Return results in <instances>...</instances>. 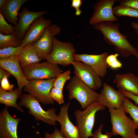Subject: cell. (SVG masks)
<instances>
[{
    "label": "cell",
    "mask_w": 138,
    "mask_h": 138,
    "mask_svg": "<svg viewBox=\"0 0 138 138\" xmlns=\"http://www.w3.org/2000/svg\"><path fill=\"white\" fill-rule=\"evenodd\" d=\"M17 55L22 69L31 64L39 62L41 60L38 55L37 52L32 43L23 47Z\"/></svg>",
    "instance_id": "obj_21"
},
{
    "label": "cell",
    "mask_w": 138,
    "mask_h": 138,
    "mask_svg": "<svg viewBox=\"0 0 138 138\" xmlns=\"http://www.w3.org/2000/svg\"><path fill=\"white\" fill-rule=\"evenodd\" d=\"M119 54L117 53L109 55L107 58L106 62L109 66L113 62L117 60Z\"/></svg>",
    "instance_id": "obj_37"
},
{
    "label": "cell",
    "mask_w": 138,
    "mask_h": 138,
    "mask_svg": "<svg viewBox=\"0 0 138 138\" xmlns=\"http://www.w3.org/2000/svg\"><path fill=\"white\" fill-rule=\"evenodd\" d=\"M50 19H46L43 16L36 18L27 30L21 46L22 47L27 44L39 40L42 36L45 28L51 25Z\"/></svg>",
    "instance_id": "obj_14"
},
{
    "label": "cell",
    "mask_w": 138,
    "mask_h": 138,
    "mask_svg": "<svg viewBox=\"0 0 138 138\" xmlns=\"http://www.w3.org/2000/svg\"><path fill=\"white\" fill-rule=\"evenodd\" d=\"M11 74L7 71L0 66V82L5 76L10 77Z\"/></svg>",
    "instance_id": "obj_36"
},
{
    "label": "cell",
    "mask_w": 138,
    "mask_h": 138,
    "mask_svg": "<svg viewBox=\"0 0 138 138\" xmlns=\"http://www.w3.org/2000/svg\"><path fill=\"white\" fill-rule=\"evenodd\" d=\"M131 138H138V135L135 133L132 136Z\"/></svg>",
    "instance_id": "obj_41"
},
{
    "label": "cell",
    "mask_w": 138,
    "mask_h": 138,
    "mask_svg": "<svg viewBox=\"0 0 138 138\" xmlns=\"http://www.w3.org/2000/svg\"><path fill=\"white\" fill-rule=\"evenodd\" d=\"M39 102L31 95L23 94L18 104L20 107L23 106L29 109L28 113L33 116L36 120L41 121L48 125L55 126L57 116L55 109L49 108L45 111L41 107Z\"/></svg>",
    "instance_id": "obj_5"
},
{
    "label": "cell",
    "mask_w": 138,
    "mask_h": 138,
    "mask_svg": "<svg viewBox=\"0 0 138 138\" xmlns=\"http://www.w3.org/2000/svg\"><path fill=\"white\" fill-rule=\"evenodd\" d=\"M120 91L122 92L125 96L133 100L136 105L138 106V95H135L128 91Z\"/></svg>",
    "instance_id": "obj_35"
},
{
    "label": "cell",
    "mask_w": 138,
    "mask_h": 138,
    "mask_svg": "<svg viewBox=\"0 0 138 138\" xmlns=\"http://www.w3.org/2000/svg\"><path fill=\"white\" fill-rule=\"evenodd\" d=\"M56 78L46 80H29L24 90L43 104H54L55 100L49 95L53 87V84Z\"/></svg>",
    "instance_id": "obj_8"
},
{
    "label": "cell",
    "mask_w": 138,
    "mask_h": 138,
    "mask_svg": "<svg viewBox=\"0 0 138 138\" xmlns=\"http://www.w3.org/2000/svg\"><path fill=\"white\" fill-rule=\"evenodd\" d=\"M122 63L118 60L112 62L109 66L114 69H116L120 68L122 67Z\"/></svg>",
    "instance_id": "obj_38"
},
{
    "label": "cell",
    "mask_w": 138,
    "mask_h": 138,
    "mask_svg": "<svg viewBox=\"0 0 138 138\" xmlns=\"http://www.w3.org/2000/svg\"><path fill=\"white\" fill-rule=\"evenodd\" d=\"M116 0H99L94 5V12L90 18L89 24L94 26L103 21H117L118 19L113 13L112 6Z\"/></svg>",
    "instance_id": "obj_11"
},
{
    "label": "cell",
    "mask_w": 138,
    "mask_h": 138,
    "mask_svg": "<svg viewBox=\"0 0 138 138\" xmlns=\"http://www.w3.org/2000/svg\"><path fill=\"white\" fill-rule=\"evenodd\" d=\"M102 124H101L98 128L93 133V138H111L112 135L111 132H107L105 134H103L101 132L102 129L103 127Z\"/></svg>",
    "instance_id": "obj_30"
},
{
    "label": "cell",
    "mask_w": 138,
    "mask_h": 138,
    "mask_svg": "<svg viewBox=\"0 0 138 138\" xmlns=\"http://www.w3.org/2000/svg\"><path fill=\"white\" fill-rule=\"evenodd\" d=\"M28 0H7V1L0 9L1 14L6 21L14 26L19 20L17 17L18 12L20 8Z\"/></svg>",
    "instance_id": "obj_20"
},
{
    "label": "cell",
    "mask_w": 138,
    "mask_h": 138,
    "mask_svg": "<svg viewBox=\"0 0 138 138\" xmlns=\"http://www.w3.org/2000/svg\"><path fill=\"white\" fill-rule=\"evenodd\" d=\"M53 48L46 61L51 63L64 66L72 65L73 56L76 50L73 44L68 42H63L54 37L52 39Z\"/></svg>",
    "instance_id": "obj_6"
},
{
    "label": "cell",
    "mask_w": 138,
    "mask_h": 138,
    "mask_svg": "<svg viewBox=\"0 0 138 138\" xmlns=\"http://www.w3.org/2000/svg\"><path fill=\"white\" fill-rule=\"evenodd\" d=\"M70 101L61 107L56 118V121L61 125L60 132L65 138H80L77 126H75L71 121L68 115Z\"/></svg>",
    "instance_id": "obj_18"
},
{
    "label": "cell",
    "mask_w": 138,
    "mask_h": 138,
    "mask_svg": "<svg viewBox=\"0 0 138 138\" xmlns=\"http://www.w3.org/2000/svg\"><path fill=\"white\" fill-rule=\"evenodd\" d=\"M66 88L69 92L68 99H76L82 109H85L92 102L97 101L99 95L75 76L70 79Z\"/></svg>",
    "instance_id": "obj_3"
},
{
    "label": "cell",
    "mask_w": 138,
    "mask_h": 138,
    "mask_svg": "<svg viewBox=\"0 0 138 138\" xmlns=\"http://www.w3.org/2000/svg\"><path fill=\"white\" fill-rule=\"evenodd\" d=\"M112 135H119L123 138H131L136 129L133 120L125 114L123 106L119 109H109Z\"/></svg>",
    "instance_id": "obj_4"
},
{
    "label": "cell",
    "mask_w": 138,
    "mask_h": 138,
    "mask_svg": "<svg viewBox=\"0 0 138 138\" xmlns=\"http://www.w3.org/2000/svg\"><path fill=\"white\" fill-rule=\"evenodd\" d=\"M8 107L6 106L0 112V137L18 138L17 127L20 118H15L12 116Z\"/></svg>",
    "instance_id": "obj_16"
},
{
    "label": "cell",
    "mask_w": 138,
    "mask_h": 138,
    "mask_svg": "<svg viewBox=\"0 0 138 138\" xmlns=\"http://www.w3.org/2000/svg\"><path fill=\"white\" fill-rule=\"evenodd\" d=\"M126 113H128L133 119L136 129H138V106L133 104L125 96L122 105Z\"/></svg>",
    "instance_id": "obj_23"
},
{
    "label": "cell",
    "mask_w": 138,
    "mask_h": 138,
    "mask_svg": "<svg viewBox=\"0 0 138 138\" xmlns=\"http://www.w3.org/2000/svg\"><path fill=\"white\" fill-rule=\"evenodd\" d=\"M0 33L5 35H14L16 36L15 26L8 24L0 13Z\"/></svg>",
    "instance_id": "obj_26"
},
{
    "label": "cell",
    "mask_w": 138,
    "mask_h": 138,
    "mask_svg": "<svg viewBox=\"0 0 138 138\" xmlns=\"http://www.w3.org/2000/svg\"><path fill=\"white\" fill-rule=\"evenodd\" d=\"M45 138H65L61 133L60 131L55 129L53 132L50 134L46 132L44 135Z\"/></svg>",
    "instance_id": "obj_34"
},
{
    "label": "cell",
    "mask_w": 138,
    "mask_h": 138,
    "mask_svg": "<svg viewBox=\"0 0 138 138\" xmlns=\"http://www.w3.org/2000/svg\"><path fill=\"white\" fill-rule=\"evenodd\" d=\"M120 26L119 22L103 21L94 25L93 28L101 32L106 42L113 47L119 55L125 58L133 55L138 59V50L128 41L126 35L121 33Z\"/></svg>",
    "instance_id": "obj_1"
},
{
    "label": "cell",
    "mask_w": 138,
    "mask_h": 138,
    "mask_svg": "<svg viewBox=\"0 0 138 138\" xmlns=\"http://www.w3.org/2000/svg\"><path fill=\"white\" fill-rule=\"evenodd\" d=\"M63 89L53 87L51 90L49 97L59 104L64 102Z\"/></svg>",
    "instance_id": "obj_29"
},
{
    "label": "cell",
    "mask_w": 138,
    "mask_h": 138,
    "mask_svg": "<svg viewBox=\"0 0 138 138\" xmlns=\"http://www.w3.org/2000/svg\"><path fill=\"white\" fill-rule=\"evenodd\" d=\"M23 47L21 45L14 47H8L0 49V59H3L17 55Z\"/></svg>",
    "instance_id": "obj_28"
},
{
    "label": "cell",
    "mask_w": 138,
    "mask_h": 138,
    "mask_svg": "<svg viewBox=\"0 0 138 138\" xmlns=\"http://www.w3.org/2000/svg\"><path fill=\"white\" fill-rule=\"evenodd\" d=\"M23 94L22 90L18 88L8 91L3 90L0 87V103L4 104L6 106L13 107L24 112L21 107L16 102L17 99L21 98Z\"/></svg>",
    "instance_id": "obj_22"
},
{
    "label": "cell",
    "mask_w": 138,
    "mask_h": 138,
    "mask_svg": "<svg viewBox=\"0 0 138 138\" xmlns=\"http://www.w3.org/2000/svg\"><path fill=\"white\" fill-rule=\"evenodd\" d=\"M120 5L126 6L138 10V0H117Z\"/></svg>",
    "instance_id": "obj_31"
},
{
    "label": "cell",
    "mask_w": 138,
    "mask_h": 138,
    "mask_svg": "<svg viewBox=\"0 0 138 138\" xmlns=\"http://www.w3.org/2000/svg\"><path fill=\"white\" fill-rule=\"evenodd\" d=\"M18 56L15 55L7 58L0 59V66L8 71L16 78L20 90L28 83L24 76L20 64Z\"/></svg>",
    "instance_id": "obj_17"
},
{
    "label": "cell",
    "mask_w": 138,
    "mask_h": 138,
    "mask_svg": "<svg viewBox=\"0 0 138 138\" xmlns=\"http://www.w3.org/2000/svg\"><path fill=\"white\" fill-rule=\"evenodd\" d=\"M7 1V0H0V9L4 6Z\"/></svg>",
    "instance_id": "obj_40"
},
{
    "label": "cell",
    "mask_w": 138,
    "mask_h": 138,
    "mask_svg": "<svg viewBox=\"0 0 138 138\" xmlns=\"http://www.w3.org/2000/svg\"><path fill=\"white\" fill-rule=\"evenodd\" d=\"M22 42L15 35H5L0 33V49L8 47H18Z\"/></svg>",
    "instance_id": "obj_24"
},
{
    "label": "cell",
    "mask_w": 138,
    "mask_h": 138,
    "mask_svg": "<svg viewBox=\"0 0 138 138\" xmlns=\"http://www.w3.org/2000/svg\"><path fill=\"white\" fill-rule=\"evenodd\" d=\"M71 73L70 70H69L63 72L56 77L53 83V87L63 89L66 82L71 79Z\"/></svg>",
    "instance_id": "obj_27"
},
{
    "label": "cell",
    "mask_w": 138,
    "mask_h": 138,
    "mask_svg": "<svg viewBox=\"0 0 138 138\" xmlns=\"http://www.w3.org/2000/svg\"><path fill=\"white\" fill-rule=\"evenodd\" d=\"M116 86L119 90L128 91L138 95V76L131 73L116 75Z\"/></svg>",
    "instance_id": "obj_19"
},
{
    "label": "cell",
    "mask_w": 138,
    "mask_h": 138,
    "mask_svg": "<svg viewBox=\"0 0 138 138\" xmlns=\"http://www.w3.org/2000/svg\"><path fill=\"white\" fill-rule=\"evenodd\" d=\"M131 25L132 28L135 30V32L138 34V23L132 22L131 23Z\"/></svg>",
    "instance_id": "obj_39"
},
{
    "label": "cell",
    "mask_w": 138,
    "mask_h": 138,
    "mask_svg": "<svg viewBox=\"0 0 138 138\" xmlns=\"http://www.w3.org/2000/svg\"><path fill=\"white\" fill-rule=\"evenodd\" d=\"M109 55L107 52L98 55L75 53L73 59L74 60L79 61L88 65L101 78L104 77L107 73L108 65L106 60Z\"/></svg>",
    "instance_id": "obj_12"
},
{
    "label": "cell",
    "mask_w": 138,
    "mask_h": 138,
    "mask_svg": "<svg viewBox=\"0 0 138 138\" xmlns=\"http://www.w3.org/2000/svg\"><path fill=\"white\" fill-rule=\"evenodd\" d=\"M72 65L75 76L93 90H97L102 86L103 83L101 78L88 65L79 61L74 60Z\"/></svg>",
    "instance_id": "obj_10"
},
{
    "label": "cell",
    "mask_w": 138,
    "mask_h": 138,
    "mask_svg": "<svg viewBox=\"0 0 138 138\" xmlns=\"http://www.w3.org/2000/svg\"><path fill=\"white\" fill-rule=\"evenodd\" d=\"M106 107L97 101L92 102L83 111L76 109L74 111L80 138H88L92 136V130L94 126L96 113L104 110Z\"/></svg>",
    "instance_id": "obj_2"
},
{
    "label": "cell",
    "mask_w": 138,
    "mask_h": 138,
    "mask_svg": "<svg viewBox=\"0 0 138 138\" xmlns=\"http://www.w3.org/2000/svg\"><path fill=\"white\" fill-rule=\"evenodd\" d=\"M8 77L7 76L5 77L0 82L1 88L5 91H13V89L14 86V84H10L8 82Z\"/></svg>",
    "instance_id": "obj_32"
},
{
    "label": "cell",
    "mask_w": 138,
    "mask_h": 138,
    "mask_svg": "<svg viewBox=\"0 0 138 138\" xmlns=\"http://www.w3.org/2000/svg\"><path fill=\"white\" fill-rule=\"evenodd\" d=\"M71 6L74 8L75 12V15L77 16L80 15L82 13V11L80 8L81 6L82 2L81 0H72Z\"/></svg>",
    "instance_id": "obj_33"
},
{
    "label": "cell",
    "mask_w": 138,
    "mask_h": 138,
    "mask_svg": "<svg viewBox=\"0 0 138 138\" xmlns=\"http://www.w3.org/2000/svg\"><path fill=\"white\" fill-rule=\"evenodd\" d=\"M48 12L47 11L32 12L25 7L23 8L22 11L18 13L19 20L14 26L17 37L22 41L27 30L33 21L37 18Z\"/></svg>",
    "instance_id": "obj_15"
},
{
    "label": "cell",
    "mask_w": 138,
    "mask_h": 138,
    "mask_svg": "<svg viewBox=\"0 0 138 138\" xmlns=\"http://www.w3.org/2000/svg\"><path fill=\"white\" fill-rule=\"evenodd\" d=\"M61 28L58 25L52 24L46 27L40 39L32 43L37 55L42 60H46L52 51V41L55 36L60 34Z\"/></svg>",
    "instance_id": "obj_9"
},
{
    "label": "cell",
    "mask_w": 138,
    "mask_h": 138,
    "mask_svg": "<svg viewBox=\"0 0 138 138\" xmlns=\"http://www.w3.org/2000/svg\"><path fill=\"white\" fill-rule=\"evenodd\" d=\"M112 10L114 14L117 16L138 18V10L130 7L120 5L113 7Z\"/></svg>",
    "instance_id": "obj_25"
},
{
    "label": "cell",
    "mask_w": 138,
    "mask_h": 138,
    "mask_svg": "<svg viewBox=\"0 0 138 138\" xmlns=\"http://www.w3.org/2000/svg\"><path fill=\"white\" fill-rule=\"evenodd\" d=\"M22 70L25 77L28 80L50 79L57 77L64 72L58 65L47 61L31 64Z\"/></svg>",
    "instance_id": "obj_7"
},
{
    "label": "cell",
    "mask_w": 138,
    "mask_h": 138,
    "mask_svg": "<svg viewBox=\"0 0 138 138\" xmlns=\"http://www.w3.org/2000/svg\"><path fill=\"white\" fill-rule=\"evenodd\" d=\"M102 87L97 101L109 109L120 108L125 97L123 93L106 83H103Z\"/></svg>",
    "instance_id": "obj_13"
}]
</instances>
